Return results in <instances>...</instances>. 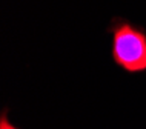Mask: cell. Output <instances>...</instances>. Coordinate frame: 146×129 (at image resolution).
<instances>
[{"mask_svg": "<svg viewBox=\"0 0 146 129\" xmlns=\"http://www.w3.org/2000/svg\"><path fill=\"white\" fill-rule=\"evenodd\" d=\"M112 54L115 62L126 71L146 69V36L131 25H118L114 29Z\"/></svg>", "mask_w": 146, "mask_h": 129, "instance_id": "obj_1", "label": "cell"}, {"mask_svg": "<svg viewBox=\"0 0 146 129\" xmlns=\"http://www.w3.org/2000/svg\"><path fill=\"white\" fill-rule=\"evenodd\" d=\"M0 129H17V128H14L13 124L6 120V117L2 115V120H0Z\"/></svg>", "mask_w": 146, "mask_h": 129, "instance_id": "obj_2", "label": "cell"}]
</instances>
